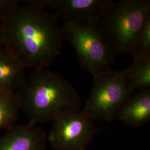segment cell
Wrapping results in <instances>:
<instances>
[{"mask_svg":"<svg viewBox=\"0 0 150 150\" xmlns=\"http://www.w3.org/2000/svg\"><path fill=\"white\" fill-rule=\"evenodd\" d=\"M47 134L30 122L12 127L0 137V150H46Z\"/></svg>","mask_w":150,"mask_h":150,"instance_id":"ba28073f","label":"cell"},{"mask_svg":"<svg viewBox=\"0 0 150 150\" xmlns=\"http://www.w3.org/2000/svg\"><path fill=\"white\" fill-rule=\"evenodd\" d=\"M149 20L150 1L121 0L113 1L100 23L117 56L131 52L135 41Z\"/></svg>","mask_w":150,"mask_h":150,"instance_id":"277c9868","label":"cell"},{"mask_svg":"<svg viewBox=\"0 0 150 150\" xmlns=\"http://www.w3.org/2000/svg\"><path fill=\"white\" fill-rule=\"evenodd\" d=\"M26 68L9 51L0 49V93H13L26 79Z\"/></svg>","mask_w":150,"mask_h":150,"instance_id":"30bf717a","label":"cell"},{"mask_svg":"<svg viewBox=\"0 0 150 150\" xmlns=\"http://www.w3.org/2000/svg\"><path fill=\"white\" fill-rule=\"evenodd\" d=\"M113 2L112 0H31L29 5L54 11L58 18L66 21H100Z\"/></svg>","mask_w":150,"mask_h":150,"instance_id":"52a82bcc","label":"cell"},{"mask_svg":"<svg viewBox=\"0 0 150 150\" xmlns=\"http://www.w3.org/2000/svg\"><path fill=\"white\" fill-rule=\"evenodd\" d=\"M58 20L42 8L17 6L0 23L3 47L26 69L50 67L60 54L64 41Z\"/></svg>","mask_w":150,"mask_h":150,"instance_id":"6da1fadb","label":"cell"},{"mask_svg":"<svg viewBox=\"0 0 150 150\" xmlns=\"http://www.w3.org/2000/svg\"><path fill=\"white\" fill-rule=\"evenodd\" d=\"M131 54L134 60L150 58V20L147 22L135 41Z\"/></svg>","mask_w":150,"mask_h":150,"instance_id":"4fadbf2b","label":"cell"},{"mask_svg":"<svg viewBox=\"0 0 150 150\" xmlns=\"http://www.w3.org/2000/svg\"><path fill=\"white\" fill-rule=\"evenodd\" d=\"M17 91L20 109L35 124L53 122L81 110L82 100L73 85L46 69L33 70Z\"/></svg>","mask_w":150,"mask_h":150,"instance_id":"7a4b0ae2","label":"cell"},{"mask_svg":"<svg viewBox=\"0 0 150 150\" xmlns=\"http://www.w3.org/2000/svg\"><path fill=\"white\" fill-rule=\"evenodd\" d=\"M3 47V40H2V31L0 27V49Z\"/></svg>","mask_w":150,"mask_h":150,"instance_id":"9a60e30c","label":"cell"},{"mask_svg":"<svg viewBox=\"0 0 150 150\" xmlns=\"http://www.w3.org/2000/svg\"><path fill=\"white\" fill-rule=\"evenodd\" d=\"M52 122L47 137L55 150H86L97 132L95 121L81 110L68 113Z\"/></svg>","mask_w":150,"mask_h":150,"instance_id":"8992f818","label":"cell"},{"mask_svg":"<svg viewBox=\"0 0 150 150\" xmlns=\"http://www.w3.org/2000/svg\"><path fill=\"white\" fill-rule=\"evenodd\" d=\"M20 105L16 92L0 93V130L10 127L18 117Z\"/></svg>","mask_w":150,"mask_h":150,"instance_id":"7c38bea8","label":"cell"},{"mask_svg":"<svg viewBox=\"0 0 150 150\" xmlns=\"http://www.w3.org/2000/svg\"><path fill=\"white\" fill-rule=\"evenodd\" d=\"M116 119L125 126L139 127L150 121V88L131 95L117 113Z\"/></svg>","mask_w":150,"mask_h":150,"instance_id":"9c48e42d","label":"cell"},{"mask_svg":"<svg viewBox=\"0 0 150 150\" xmlns=\"http://www.w3.org/2000/svg\"><path fill=\"white\" fill-rule=\"evenodd\" d=\"M128 83L129 91L150 88V58L134 60L125 70H122Z\"/></svg>","mask_w":150,"mask_h":150,"instance_id":"8fae6325","label":"cell"},{"mask_svg":"<svg viewBox=\"0 0 150 150\" xmlns=\"http://www.w3.org/2000/svg\"><path fill=\"white\" fill-rule=\"evenodd\" d=\"M61 27L64 41L73 46L81 66L93 78L111 69L116 54L100 21H66Z\"/></svg>","mask_w":150,"mask_h":150,"instance_id":"3957f363","label":"cell"},{"mask_svg":"<svg viewBox=\"0 0 150 150\" xmlns=\"http://www.w3.org/2000/svg\"><path fill=\"white\" fill-rule=\"evenodd\" d=\"M20 2L17 0H0V23L20 5Z\"/></svg>","mask_w":150,"mask_h":150,"instance_id":"5bb4252c","label":"cell"},{"mask_svg":"<svg viewBox=\"0 0 150 150\" xmlns=\"http://www.w3.org/2000/svg\"><path fill=\"white\" fill-rule=\"evenodd\" d=\"M131 95L123 71L111 69L93 78L91 93L81 110L95 121L111 123Z\"/></svg>","mask_w":150,"mask_h":150,"instance_id":"5b68a950","label":"cell"}]
</instances>
